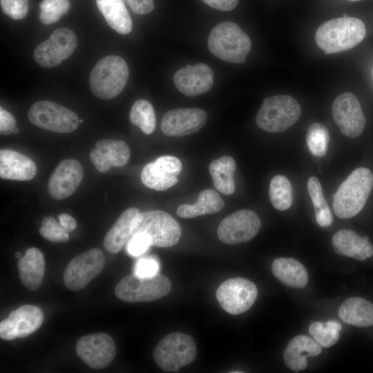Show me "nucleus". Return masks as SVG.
Segmentation results:
<instances>
[{
	"instance_id": "obj_1",
	"label": "nucleus",
	"mask_w": 373,
	"mask_h": 373,
	"mask_svg": "<svg viewBox=\"0 0 373 373\" xmlns=\"http://www.w3.org/2000/svg\"><path fill=\"white\" fill-rule=\"evenodd\" d=\"M365 34L366 28L361 19L343 17L321 25L316 32L315 40L326 54H332L355 47L365 38Z\"/></svg>"
},
{
	"instance_id": "obj_2",
	"label": "nucleus",
	"mask_w": 373,
	"mask_h": 373,
	"mask_svg": "<svg viewBox=\"0 0 373 373\" xmlns=\"http://www.w3.org/2000/svg\"><path fill=\"white\" fill-rule=\"evenodd\" d=\"M373 186V174L365 167L357 168L341 184L333 198L336 216L347 219L364 207Z\"/></svg>"
},
{
	"instance_id": "obj_3",
	"label": "nucleus",
	"mask_w": 373,
	"mask_h": 373,
	"mask_svg": "<svg viewBox=\"0 0 373 373\" xmlns=\"http://www.w3.org/2000/svg\"><path fill=\"white\" fill-rule=\"evenodd\" d=\"M207 44L216 57L235 64H244L251 47L249 36L231 21L216 25L209 33Z\"/></svg>"
},
{
	"instance_id": "obj_4",
	"label": "nucleus",
	"mask_w": 373,
	"mask_h": 373,
	"mask_svg": "<svg viewBox=\"0 0 373 373\" xmlns=\"http://www.w3.org/2000/svg\"><path fill=\"white\" fill-rule=\"evenodd\" d=\"M128 77V65L121 57L106 56L99 60L91 70L90 88L95 97L111 99L123 90Z\"/></svg>"
},
{
	"instance_id": "obj_5",
	"label": "nucleus",
	"mask_w": 373,
	"mask_h": 373,
	"mask_svg": "<svg viewBox=\"0 0 373 373\" xmlns=\"http://www.w3.org/2000/svg\"><path fill=\"white\" fill-rule=\"evenodd\" d=\"M144 233L151 239V245L169 247L180 240L179 223L168 213L161 210L139 212L132 224V236Z\"/></svg>"
},
{
	"instance_id": "obj_6",
	"label": "nucleus",
	"mask_w": 373,
	"mask_h": 373,
	"mask_svg": "<svg viewBox=\"0 0 373 373\" xmlns=\"http://www.w3.org/2000/svg\"><path fill=\"white\" fill-rule=\"evenodd\" d=\"M301 115L298 102L289 95L267 97L256 115L258 126L267 132H283L294 125Z\"/></svg>"
},
{
	"instance_id": "obj_7",
	"label": "nucleus",
	"mask_w": 373,
	"mask_h": 373,
	"mask_svg": "<svg viewBox=\"0 0 373 373\" xmlns=\"http://www.w3.org/2000/svg\"><path fill=\"white\" fill-rule=\"evenodd\" d=\"M197 354L193 338L181 332H173L164 336L153 351V358L164 372H178L191 363Z\"/></svg>"
},
{
	"instance_id": "obj_8",
	"label": "nucleus",
	"mask_w": 373,
	"mask_h": 373,
	"mask_svg": "<svg viewBox=\"0 0 373 373\" xmlns=\"http://www.w3.org/2000/svg\"><path fill=\"white\" fill-rule=\"evenodd\" d=\"M171 289V281L164 275L141 277L133 273L118 282L115 294L119 299L128 303L150 302L165 296Z\"/></svg>"
},
{
	"instance_id": "obj_9",
	"label": "nucleus",
	"mask_w": 373,
	"mask_h": 373,
	"mask_svg": "<svg viewBox=\"0 0 373 373\" xmlns=\"http://www.w3.org/2000/svg\"><path fill=\"white\" fill-rule=\"evenodd\" d=\"M28 116L30 122L36 126L58 133L75 131L80 123L75 112L46 100L34 103L28 111Z\"/></svg>"
},
{
	"instance_id": "obj_10",
	"label": "nucleus",
	"mask_w": 373,
	"mask_h": 373,
	"mask_svg": "<svg viewBox=\"0 0 373 373\" xmlns=\"http://www.w3.org/2000/svg\"><path fill=\"white\" fill-rule=\"evenodd\" d=\"M221 307L229 314L237 315L247 311L254 303L258 289L249 280L236 277L222 283L216 291Z\"/></svg>"
},
{
	"instance_id": "obj_11",
	"label": "nucleus",
	"mask_w": 373,
	"mask_h": 373,
	"mask_svg": "<svg viewBox=\"0 0 373 373\" xmlns=\"http://www.w3.org/2000/svg\"><path fill=\"white\" fill-rule=\"evenodd\" d=\"M77 46L75 34L69 28L55 30L34 50L35 61L41 67L52 68L70 57Z\"/></svg>"
},
{
	"instance_id": "obj_12",
	"label": "nucleus",
	"mask_w": 373,
	"mask_h": 373,
	"mask_svg": "<svg viewBox=\"0 0 373 373\" xmlns=\"http://www.w3.org/2000/svg\"><path fill=\"white\" fill-rule=\"evenodd\" d=\"M105 264L103 252L97 248L88 250L70 260L64 273V283L72 290L85 287L102 271Z\"/></svg>"
},
{
	"instance_id": "obj_13",
	"label": "nucleus",
	"mask_w": 373,
	"mask_h": 373,
	"mask_svg": "<svg viewBox=\"0 0 373 373\" xmlns=\"http://www.w3.org/2000/svg\"><path fill=\"white\" fill-rule=\"evenodd\" d=\"M260 226V218L254 211L239 210L221 221L218 228V237L228 245L248 242L256 236Z\"/></svg>"
},
{
	"instance_id": "obj_14",
	"label": "nucleus",
	"mask_w": 373,
	"mask_h": 373,
	"mask_svg": "<svg viewBox=\"0 0 373 373\" xmlns=\"http://www.w3.org/2000/svg\"><path fill=\"white\" fill-rule=\"evenodd\" d=\"M76 354L89 367L103 369L113 361L116 346L109 334H91L83 336L78 340Z\"/></svg>"
},
{
	"instance_id": "obj_15",
	"label": "nucleus",
	"mask_w": 373,
	"mask_h": 373,
	"mask_svg": "<svg viewBox=\"0 0 373 373\" xmlns=\"http://www.w3.org/2000/svg\"><path fill=\"white\" fill-rule=\"evenodd\" d=\"M332 114L341 132L349 137H356L363 131L365 118L356 97L350 92L336 97Z\"/></svg>"
},
{
	"instance_id": "obj_16",
	"label": "nucleus",
	"mask_w": 373,
	"mask_h": 373,
	"mask_svg": "<svg viewBox=\"0 0 373 373\" xmlns=\"http://www.w3.org/2000/svg\"><path fill=\"white\" fill-rule=\"evenodd\" d=\"M44 314L35 305H23L12 311L0 323V337L5 341L25 338L36 332L42 325Z\"/></svg>"
},
{
	"instance_id": "obj_17",
	"label": "nucleus",
	"mask_w": 373,
	"mask_h": 373,
	"mask_svg": "<svg viewBox=\"0 0 373 373\" xmlns=\"http://www.w3.org/2000/svg\"><path fill=\"white\" fill-rule=\"evenodd\" d=\"M84 178V169L76 160L66 159L61 161L51 174L48 191L56 200L70 196L81 184Z\"/></svg>"
},
{
	"instance_id": "obj_18",
	"label": "nucleus",
	"mask_w": 373,
	"mask_h": 373,
	"mask_svg": "<svg viewBox=\"0 0 373 373\" xmlns=\"http://www.w3.org/2000/svg\"><path fill=\"white\" fill-rule=\"evenodd\" d=\"M182 163L174 156L164 155L146 164L141 172L142 182L148 188L164 191L178 182Z\"/></svg>"
},
{
	"instance_id": "obj_19",
	"label": "nucleus",
	"mask_w": 373,
	"mask_h": 373,
	"mask_svg": "<svg viewBox=\"0 0 373 373\" xmlns=\"http://www.w3.org/2000/svg\"><path fill=\"white\" fill-rule=\"evenodd\" d=\"M207 119V113L200 108H175L164 115L161 121V129L167 136L187 135L201 129Z\"/></svg>"
},
{
	"instance_id": "obj_20",
	"label": "nucleus",
	"mask_w": 373,
	"mask_h": 373,
	"mask_svg": "<svg viewBox=\"0 0 373 373\" xmlns=\"http://www.w3.org/2000/svg\"><path fill=\"white\" fill-rule=\"evenodd\" d=\"M213 72L207 64H187L173 75L177 89L186 96H196L209 90L213 85Z\"/></svg>"
},
{
	"instance_id": "obj_21",
	"label": "nucleus",
	"mask_w": 373,
	"mask_h": 373,
	"mask_svg": "<svg viewBox=\"0 0 373 373\" xmlns=\"http://www.w3.org/2000/svg\"><path fill=\"white\" fill-rule=\"evenodd\" d=\"M130 156L129 147L124 141L109 139L98 141L90 153L91 162L100 173L107 172L113 166L126 165Z\"/></svg>"
},
{
	"instance_id": "obj_22",
	"label": "nucleus",
	"mask_w": 373,
	"mask_h": 373,
	"mask_svg": "<svg viewBox=\"0 0 373 373\" xmlns=\"http://www.w3.org/2000/svg\"><path fill=\"white\" fill-rule=\"evenodd\" d=\"M37 168L28 156L11 150L0 151V177L2 179L28 181L35 178Z\"/></svg>"
},
{
	"instance_id": "obj_23",
	"label": "nucleus",
	"mask_w": 373,
	"mask_h": 373,
	"mask_svg": "<svg viewBox=\"0 0 373 373\" xmlns=\"http://www.w3.org/2000/svg\"><path fill=\"white\" fill-rule=\"evenodd\" d=\"M321 351V346L315 340L305 335H298L290 340L285 349L284 362L290 370L297 372L307 367V357L318 356Z\"/></svg>"
},
{
	"instance_id": "obj_24",
	"label": "nucleus",
	"mask_w": 373,
	"mask_h": 373,
	"mask_svg": "<svg viewBox=\"0 0 373 373\" xmlns=\"http://www.w3.org/2000/svg\"><path fill=\"white\" fill-rule=\"evenodd\" d=\"M45 268L41 251L36 247L28 249L18 261L19 276L23 285L30 291L37 290L42 284Z\"/></svg>"
},
{
	"instance_id": "obj_25",
	"label": "nucleus",
	"mask_w": 373,
	"mask_h": 373,
	"mask_svg": "<svg viewBox=\"0 0 373 373\" xmlns=\"http://www.w3.org/2000/svg\"><path fill=\"white\" fill-rule=\"evenodd\" d=\"M138 213L137 209L131 207L119 216L104 239V246L108 251L117 253L126 245L132 236V224Z\"/></svg>"
},
{
	"instance_id": "obj_26",
	"label": "nucleus",
	"mask_w": 373,
	"mask_h": 373,
	"mask_svg": "<svg viewBox=\"0 0 373 373\" xmlns=\"http://www.w3.org/2000/svg\"><path fill=\"white\" fill-rule=\"evenodd\" d=\"M338 316L343 322L356 327L372 326L373 303L363 298H349L341 305Z\"/></svg>"
},
{
	"instance_id": "obj_27",
	"label": "nucleus",
	"mask_w": 373,
	"mask_h": 373,
	"mask_svg": "<svg viewBox=\"0 0 373 373\" xmlns=\"http://www.w3.org/2000/svg\"><path fill=\"white\" fill-rule=\"evenodd\" d=\"M274 276L282 283L294 288H303L308 282L305 266L291 258H278L271 265Z\"/></svg>"
},
{
	"instance_id": "obj_28",
	"label": "nucleus",
	"mask_w": 373,
	"mask_h": 373,
	"mask_svg": "<svg viewBox=\"0 0 373 373\" xmlns=\"http://www.w3.org/2000/svg\"><path fill=\"white\" fill-rule=\"evenodd\" d=\"M370 242L367 237H361L347 229L337 231L332 239L333 249L337 254L361 261L367 258L365 249Z\"/></svg>"
},
{
	"instance_id": "obj_29",
	"label": "nucleus",
	"mask_w": 373,
	"mask_h": 373,
	"mask_svg": "<svg viewBox=\"0 0 373 373\" xmlns=\"http://www.w3.org/2000/svg\"><path fill=\"white\" fill-rule=\"evenodd\" d=\"M97 8L108 25L122 35L132 30V20L123 0H96Z\"/></svg>"
},
{
	"instance_id": "obj_30",
	"label": "nucleus",
	"mask_w": 373,
	"mask_h": 373,
	"mask_svg": "<svg viewBox=\"0 0 373 373\" xmlns=\"http://www.w3.org/2000/svg\"><path fill=\"white\" fill-rule=\"evenodd\" d=\"M224 205V202L218 192L212 189H206L200 192L195 204L179 206L177 214L181 218H192L217 213Z\"/></svg>"
},
{
	"instance_id": "obj_31",
	"label": "nucleus",
	"mask_w": 373,
	"mask_h": 373,
	"mask_svg": "<svg viewBox=\"0 0 373 373\" xmlns=\"http://www.w3.org/2000/svg\"><path fill=\"white\" fill-rule=\"evenodd\" d=\"M236 169V162L230 156L224 155L211 162L209 171L218 191L227 195L234 192Z\"/></svg>"
},
{
	"instance_id": "obj_32",
	"label": "nucleus",
	"mask_w": 373,
	"mask_h": 373,
	"mask_svg": "<svg viewBox=\"0 0 373 373\" xmlns=\"http://www.w3.org/2000/svg\"><path fill=\"white\" fill-rule=\"evenodd\" d=\"M309 195L314 206L317 223L322 227H327L332 223V214L325 200L320 181L314 176L307 183Z\"/></svg>"
},
{
	"instance_id": "obj_33",
	"label": "nucleus",
	"mask_w": 373,
	"mask_h": 373,
	"mask_svg": "<svg viewBox=\"0 0 373 373\" xmlns=\"http://www.w3.org/2000/svg\"><path fill=\"white\" fill-rule=\"evenodd\" d=\"M269 195L273 207L277 210H287L292 204V186L289 180L284 175H278L271 179Z\"/></svg>"
},
{
	"instance_id": "obj_34",
	"label": "nucleus",
	"mask_w": 373,
	"mask_h": 373,
	"mask_svg": "<svg viewBox=\"0 0 373 373\" xmlns=\"http://www.w3.org/2000/svg\"><path fill=\"white\" fill-rule=\"evenodd\" d=\"M129 119L133 124L137 126L145 134H151L155 131V111L152 104L146 99H139L134 102L130 111Z\"/></svg>"
},
{
	"instance_id": "obj_35",
	"label": "nucleus",
	"mask_w": 373,
	"mask_h": 373,
	"mask_svg": "<svg viewBox=\"0 0 373 373\" xmlns=\"http://www.w3.org/2000/svg\"><path fill=\"white\" fill-rule=\"evenodd\" d=\"M329 140V131L323 124L314 123L309 127L306 135V142L313 155L324 156L327 152Z\"/></svg>"
},
{
	"instance_id": "obj_36",
	"label": "nucleus",
	"mask_w": 373,
	"mask_h": 373,
	"mask_svg": "<svg viewBox=\"0 0 373 373\" xmlns=\"http://www.w3.org/2000/svg\"><path fill=\"white\" fill-rule=\"evenodd\" d=\"M69 8V0H42L40 3L39 19L45 25L57 22Z\"/></svg>"
},
{
	"instance_id": "obj_37",
	"label": "nucleus",
	"mask_w": 373,
	"mask_h": 373,
	"mask_svg": "<svg viewBox=\"0 0 373 373\" xmlns=\"http://www.w3.org/2000/svg\"><path fill=\"white\" fill-rule=\"evenodd\" d=\"M309 332L314 339L325 348L334 345L339 339V331L331 328L325 323L313 322L309 327Z\"/></svg>"
},
{
	"instance_id": "obj_38",
	"label": "nucleus",
	"mask_w": 373,
	"mask_h": 373,
	"mask_svg": "<svg viewBox=\"0 0 373 373\" xmlns=\"http://www.w3.org/2000/svg\"><path fill=\"white\" fill-rule=\"evenodd\" d=\"M39 231L44 239L50 242H65L69 239L68 232L51 216L43 219Z\"/></svg>"
},
{
	"instance_id": "obj_39",
	"label": "nucleus",
	"mask_w": 373,
	"mask_h": 373,
	"mask_svg": "<svg viewBox=\"0 0 373 373\" xmlns=\"http://www.w3.org/2000/svg\"><path fill=\"white\" fill-rule=\"evenodd\" d=\"M4 14L15 20L22 19L28 12V0H0Z\"/></svg>"
},
{
	"instance_id": "obj_40",
	"label": "nucleus",
	"mask_w": 373,
	"mask_h": 373,
	"mask_svg": "<svg viewBox=\"0 0 373 373\" xmlns=\"http://www.w3.org/2000/svg\"><path fill=\"white\" fill-rule=\"evenodd\" d=\"M125 246L127 253L130 256L136 257L148 250L151 246V241L146 234L138 233L133 235Z\"/></svg>"
},
{
	"instance_id": "obj_41",
	"label": "nucleus",
	"mask_w": 373,
	"mask_h": 373,
	"mask_svg": "<svg viewBox=\"0 0 373 373\" xmlns=\"http://www.w3.org/2000/svg\"><path fill=\"white\" fill-rule=\"evenodd\" d=\"M159 269L160 264L156 259L143 258L136 262L133 273L141 277H151L159 274Z\"/></svg>"
},
{
	"instance_id": "obj_42",
	"label": "nucleus",
	"mask_w": 373,
	"mask_h": 373,
	"mask_svg": "<svg viewBox=\"0 0 373 373\" xmlns=\"http://www.w3.org/2000/svg\"><path fill=\"white\" fill-rule=\"evenodd\" d=\"M16 126V119L14 116L3 108H0V133L7 135L12 133Z\"/></svg>"
},
{
	"instance_id": "obj_43",
	"label": "nucleus",
	"mask_w": 373,
	"mask_h": 373,
	"mask_svg": "<svg viewBox=\"0 0 373 373\" xmlns=\"http://www.w3.org/2000/svg\"><path fill=\"white\" fill-rule=\"evenodd\" d=\"M131 10L138 15H146L154 9L153 0H125Z\"/></svg>"
},
{
	"instance_id": "obj_44",
	"label": "nucleus",
	"mask_w": 373,
	"mask_h": 373,
	"mask_svg": "<svg viewBox=\"0 0 373 373\" xmlns=\"http://www.w3.org/2000/svg\"><path fill=\"white\" fill-rule=\"evenodd\" d=\"M209 6L222 11H230L234 9L238 0H202Z\"/></svg>"
},
{
	"instance_id": "obj_45",
	"label": "nucleus",
	"mask_w": 373,
	"mask_h": 373,
	"mask_svg": "<svg viewBox=\"0 0 373 373\" xmlns=\"http://www.w3.org/2000/svg\"><path fill=\"white\" fill-rule=\"evenodd\" d=\"M59 223L69 233L77 228V222L73 217L68 213H61L59 216Z\"/></svg>"
},
{
	"instance_id": "obj_46",
	"label": "nucleus",
	"mask_w": 373,
	"mask_h": 373,
	"mask_svg": "<svg viewBox=\"0 0 373 373\" xmlns=\"http://www.w3.org/2000/svg\"><path fill=\"white\" fill-rule=\"evenodd\" d=\"M327 325L331 328L341 331L342 329V325L340 323L335 321H329L326 322Z\"/></svg>"
},
{
	"instance_id": "obj_47",
	"label": "nucleus",
	"mask_w": 373,
	"mask_h": 373,
	"mask_svg": "<svg viewBox=\"0 0 373 373\" xmlns=\"http://www.w3.org/2000/svg\"><path fill=\"white\" fill-rule=\"evenodd\" d=\"M365 254L367 258H370L373 256V245L370 242L366 247Z\"/></svg>"
},
{
	"instance_id": "obj_48",
	"label": "nucleus",
	"mask_w": 373,
	"mask_h": 373,
	"mask_svg": "<svg viewBox=\"0 0 373 373\" xmlns=\"http://www.w3.org/2000/svg\"><path fill=\"white\" fill-rule=\"evenodd\" d=\"M15 256L16 258H21L22 256H21V254L20 252H16L15 254Z\"/></svg>"
},
{
	"instance_id": "obj_49",
	"label": "nucleus",
	"mask_w": 373,
	"mask_h": 373,
	"mask_svg": "<svg viewBox=\"0 0 373 373\" xmlns=\"http://www.w3.org/2000/svg\"><path fill=\"white\" fill-rule=\"evenodd\" d=\"M19 132V129L18 127L15 126V128H14L13 131H12V133L14 134H17Z\"/></svg>"
},
{
	"instance_id": "obj_50",
	"label": "nucleus",
	"mask_w": 373,
	"mask_h": 373,
	"mask_svg": "<svg viewBox=\"0 0 373 373\" xmlns=\"http://www.w3.org/2000/svg\"><path fill=\"white\" fill-rule=\"evenodd\" d=\"M83 122H84V119H79L80 123H82Z\"/></svg>"
},
{
	"instance_id": "obj_51",
	"label": "nucleus",
	"mask_w": 373,
	"mask_h": 373,
	"mask_svg": "<svg viewBox=\"0 0 373 373\" xmlns=\"http://www.w3.org/2000/svg\"><path fill=\"white\" fill-rule=\"evenodd\" d=\"M343 17H348V16H347L346 14H344V15H343Z\"/></svg>"
},
{
	"instance_id": "obj_52",
	"label": "nucleus",
	"mask_w": 373,
	"mask_h": 373,
	"mask_svg": "<svg viewBox=\"0 0 373 373\" xmlns=\"http://www.w3.org/2000/svg\"><path fill=\"white\" fill-rule=\"evenodd\" d=\"M350 1H361V0H350Z\"/></svg>"
},
{
	"instance_id": "obj_53",
	"label": "nucleus",
	"mask_w": 373,
	"mask_h": 373,
	"mask_svg": "<svg viewBox=\"0 0 373 373\" xmlns=\"http://www.w3.org/2000/svg\"><path fill=\"white\" fill-rule=\"evenodd\" d=\"M372 74H373V70H372Z\"/></svg>"
}]
</instances>
